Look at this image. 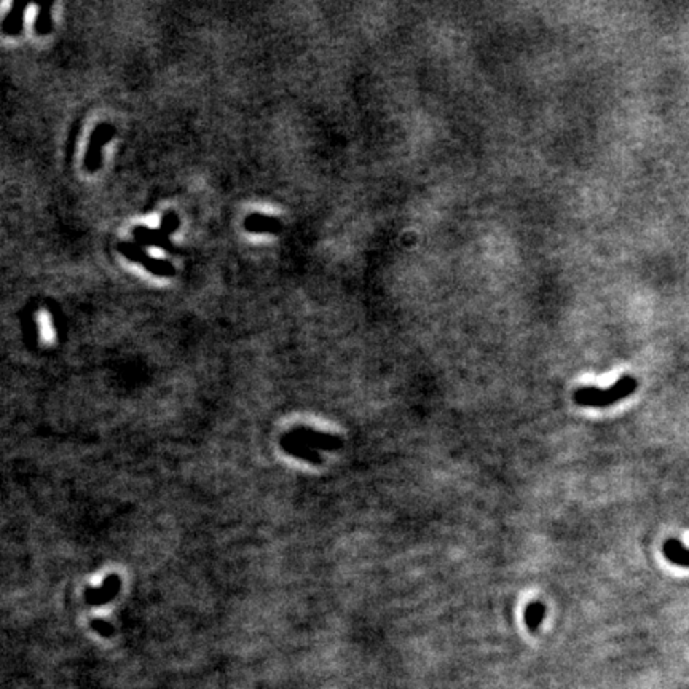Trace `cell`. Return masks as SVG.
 Masks as SVG:
<instances>
[{
    "mask_svg": "<svg viewBox=\"0 0 689 689\" xmlns=\"http://www.w3.org/2000/svg\"><path fill=\"white\" fill-rule=\"evenodd\" d=\"M637 380L632 376H621L611 388H579L574 391V403L583 407H608L626 399L637 389Z\"/></svg>",
    "mask_w": 689,
    "mask_h": 689,
    "instance_id": "obj_1",
    "label": "cell"
},
{
    "mask_svg": "<svg viewBox=\"0 0 689 689\" xmlns=\"http://www.w3.org/2000/svg\"><path fill=\"white\" fill-rule=\"evenodd\" d=\"M118 249H120V252L126 257V259L136 262V264H142L148 271H152L153 275L158 276L174 275V267H172L170 262L153 259V257L148 256L141 246L133 245V242H122V245L118 246Z\"/></svg>",
    "mask_w": 689,
    "mask_h": 689,
    "instance_id": "obj_2",
    "label": "cell"
},
{
    "mask_svg": "<svg viewBox=\"0 0 689 689\" xmlns=\"http://www.w3.org/2000/svg\"><path fill=\"white\" fill-rule=\"evenodd\" d=\"M287 434H289L291 438H294L295 440H299V442L308 445L310 449L316 450V452H318V450L337 452V450H340L341 447L340 438L327 433H319V431H315L311 428H295Z\"/></svg>",
    "mask_w": 689,
    "mask_h": 689,
    "instance_id": "obj_3",
    "label": "cell"
},
{
    "mask_svg": "<svg viewBox=\"0 0 689 689\" xmlns=\"http://www.w3.org/2000/svg\"><path fill=\"white\" fill-rule=\"evenodd\" d=\"M115 135V128L109 123H104V125H99L96 130L93 131L91 139H90V146H88L87 158H85V166L88 171H98L99 166H101V153L102 147L111 141L112 136Z\"/></svg>",
    "mask_w": 689,
    "mask_h": 689,
    "instance_id": "obj_4",
    "label": "cell"
},
{
    "mask_svg": "<svg viewBox=\"0 0 689 689\" xmlns=\"http://www.w3.org/2000/svg\"><path fill=\"white\" fill-rule=\"evenodd\" d=\"M281 447L286 453H289L295 458L308 461V463H311V464H321L322 463V457L319 455V452H316V450L310 449L308 445L302 444V442H299V440H295L294 438H291L289 434H286L284 438L281 439Z\"/></svg>",
    "mask_w": 689,
    "mask_h": 689,
    "instance_id": "obj_5",
    "label": "cell"
},
{
    "mask_svg": "<svg viewBox=\"0 0 689 689\" xmlns=\"http://www.w3.org/2000/svg\"><path fill=\"white\" fill-rule=\"evenodd\" d=\"M135 238L137 240V242H141V245L161 247V249H166V251H174L172 249L170 238H168L166 233L163 231L161 229L152 230V229H148V227H136Z\"/></svg>",
    "mask_w": 689,
    "mask_h": 689,
    "instance_id": "obj_6",
    "label": "cell"
},
{
    "mask_svg": "<svg viewBox=\"0 0 689 689\" xmlns=\"http://www.w3.org/2000/svg\"><path fill=\"white\" fill-rule=\"evenodd\" d=\"M662 552L668 562L678 565V567L689 568V547L678 539H667L662 546Z\"/></svg>",
    "mask_w": 689,
    "mask_h": 689,
    "instance_id": "obj_7",
    "label": "cell"
},
{
    "mask_svg": "<svg viewBox=\"0 0 689 689\" xmlns=\"http://www.w3.org/2000/svg\"><path fill=\"white\" fill-rule=\"evenodd\" d=\"M246 229L256 233H278L281 229L280 222L270 216L251 214L245 222Z\"/></svg>",
    "mask_w": 689,
    "mask_h": 689,
    "instance_id": "obj_8",
    "label": "cell"
},
{
    "mask_svg": "<svg viewBox=\"0 0 689 689\" xmlns=\"http://www.w3.org/2000/svg\"><path fill=\"white\" fill-rule=\"evenodd\" d=\"M24 10H26V5L24 3H14L13 8L10 10L8 16L3 23V31L10 34V36H18L21 32Z\"/></svg>",
    "mask_w": 689,
    "mask_h": 689,
    "instance_id": "obj_9",
    "label": "cell"
},
{
    "mask_svg": "<svg viewBox=\"0 0 689 689\" xmlns=\"http://www.w3.org/2000/svg\"><path fill=\"white\" fill-rule=\"evenodd\" d=\"M544 616H546V607L541 602H533L525 608V624L530 631H538Z\"/></svg>",
    "mask_w": 689,
    "mask_h": 689,
    "instance_id": "obj_10",
    "label": "cell"
},
{
    "mask_svg": "<svg viewBox=\"0 0 689 689\" xmlns=\"http://www.w3.org/2000/svg\"><path fill=\"white\" fill-rule=\"evenodd\" d=\"M49 8H52V5L49 3L41 5V12H38V18H37V23H36V29H37L38 34L52 32L53 23H52V18H49Z\"/></svg>",
    "mask_w": 689,
    "mask_h": 689,
    "instance_id": "obj_11",
    "label": "cell"
},
{
    "mask_svg": "<svg viewBox=\"0 0 689 689\" xmlns=\"http://www.w3.org/2000/svg\"><path fill=\"white\" fill-rule=\"evenodd\" d=\"M177 227H179V219H177L174 212H168V214H165L161 222V230L165 231L166 235H170V233L177 230Z\"/></svg>",
    "mask_w": 689,
    "mask_h": 689,
    "instance_id": "obj_12",
    "label": "cell"
}]
</instances>
